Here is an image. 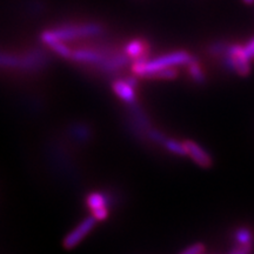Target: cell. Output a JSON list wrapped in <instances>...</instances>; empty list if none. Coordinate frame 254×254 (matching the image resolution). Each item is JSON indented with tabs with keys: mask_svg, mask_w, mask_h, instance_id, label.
I'll return each mask as SVG.
<instances>
[{
	"mask_svg": "<svg viewBox=\"0 0 254 254\" xmlns=\"http://www.w3.org/2000/svg\"><path fill=\"white\" fill-rule=\"evenodd\" d=\"M105 28L103 25L97 23H80V24H65L51 30H45L40 33V40L46 46L56 41H74L77 39L88 37H98L103 34Z\"/></svg>",
	"mask_w": 254,
	"mask_h": 254,
	"instance_id": "cell-1",
	"label": "cell"
},
{
	"mask_svg": "<svg viewBox=\"0 0 254 254\" xmlns=\"http://www.w3.org/2000/svg\"><path fill=\"white\" fill-rule=\"evenodd\" d=\"M194 59L190 53L186 51H176L167 55L157 57V58L147 60H138L132 63V72L136 77L150 78L155 72L166 67H178L186 66L187 64Z\"/></svg>",
	"mask_w": 254,
	"mask_h": 254,
	"instance_id": "cell-2",
	"label": "cell"
},
{
	"mask_svg": "<svg viewBox=\"0 0 254 254\" xmlns=\"http://www.w3.org/2000/svg\"><path fill=\"white\" fill-rule=\"evenodd\" d=\"M97 221V219H95L92 214L88 215L87 218H85L84 220H81L77 225V227L73 228L67 236L65 237V239L63 241L64 247L67 250H71L74 249L75 246H78L79 244L86 238L87 234L93 230Z\"/></svg>",
	"mask_w": 254,
	"mask_h": 254,
	"instance_id": "cell-3",
	"label": "cell"
},
{
	"mask_svg": "<svg viewBox=\"0 0 254 254\" xmlns=\"http://www.w3.org/2000/svg\"><path fill=\"white\" fill-rule=\"evenodd\" d=\"M187 155L200 167L208 168L213 164V159L199 144L193 140H185Z\"/></svg>",
	"mask_w": 254,
	"mask_h": 254,
	"instance_id": "cell-4",
	"label": "cell"
},
{
	"mask_svg": "<svg viewBox=\"0 0 254 254\" xmlns=\"http://www.w3.org/2000/svg\"><path fill=\"white\" fill-rule=\"evenodd\" d=\"M148 51L150 45L147 41L142 39H133L126 44L124 47V52L129 57V59L133 62L138 60H147L148 59Z\"/></svg>",
	"mask_w": 254,
	"mask_h": 254,
	"instance_id": "cell-5",
	"label": "cell"
},
{
	"mask_svg": "<svg viewBox=\"0 0 254 254\" xmlns=\"http://www.w3.org/2000/svg\"><path fill=\"white\" fill-rule=\"evenodd\" d=\"M112 90L118 98H120L124 103L132 105L135 103L136 94L135 87L131 82H128L126 79H117L112 82Z\"/></svg>",
	"mask_w": 254,
	"mask_h": 254,
	"instance_id": "cell-6",
	"label": "cell"
},
{
	"mask_svg": "<svg viewBox=\"0 0 254 254\" xmlns=\"http://www.w3.org/2000/svg\"><path fill=\"white\" fill-rule=\"evenodd\" d=\"M111 204H112V200L110 199L109 194H104L100 192H91L86 196V206L91 209V212L99 208L110 207Z\"/></svg>",
	"mask_w": 254,
	"mask_h": 254,
	"instance_id": "cell-7",
	"label": "cell"
},
{
	"mask_svg": "<svg viewBox=\"0 0 254 254\" xmlns=\"http://www.w3.org/2000/svg\"><path fill=\"white\" fill-rule=\"evenodd\" d=\"M186 67H187V72H189L190 78L192 79L195 84H204L206 81V74L198 60L194 58L192 62L187 64Z\"/></svg>",
	"mask_w": 254,
	"mask_h": 254,
	"instance_id": "cell-8",
	"label": "cell"
},
{
	"mask_svg": "<svg viewBox=\"0 0 254 254\" xmlns=\"http://www.w3.org/2000/svg\"><path fill=\"white\" fill-rule=\"evenodd\" d=\"M163 146L168 152H171V153L174 155H180V157H185V155H187L185 141H179L177 140V139L167 138Z\"/></svg>",
	"mask_w": 254,
	"mask_h": 254,
	"instance_id": "cell-9",
	"label": "cell"
},
{
	"mask_svg": "<svg viewBox=\"0 0 254 254\" xmlns=\"http://www.w3.org/2000/svg\"><path fill=\"white\" fill-rule=\"evenodd\" d=\"M69 134H71L74 139H77V140L85 142L91 138L92 132L90 128H87L86 125H82V124H74V125L69 127Z\"/></svg>",
	"mask_w": 254,
	"mask_h": 254,
	"instance_id": "cell-10",
	"label": "cell"
},
{
	"mask_svg": "<svg viewBox=\"0 0 254 254\" xmlns=\"http://www.w3.org/2000/svg\"><path fill=\"white\" fill-rule=\"evenodd\" d=\"M49 47L59 57H63L65 59H71L73 49L69 47L67 43H65V41H56V43L49 45Z\"/></svg>",
	"mask_w": 254,
	"mask_h": 254,
	"instance_id": "cell-11",
	"label": "cell"
},
{
	"mask_svg": "<svg viewBox=\"0 0 254 254\" xmlns=\"http://www.w3.org/2000/svg\"><path fill=\"white\" fill-rule=\"evenodd\" d=\"M178 77V68L177 67H166L160 69V71L153 73L150 78L152 79H164V80H171Z\"/></svg>",
	"mask_w": 254,
	"mask_h": 254,
	"instance_id": "cell-12",
	"label": "cell"
},
{
	"mask_svg": "<svg viewBox=\"0 0 254 254\" xmlns=\"http://www.w3.org/2000/svg\"><path fill=\"white\" fill-rule=\"evenodd\" d=\"M236 239L238 244H251L252 243V233L247 228H239L236 232Z\"/></svg>",
	"mask_w": 254,
	"mask_h": 254,
	"instance_id": "cell-13",
	"label": "cell"
},
{
	"mask_svg": "<svg viewBox=\"0 0 254 254\" xmlns=\"http://www.w3.org/2000/svg\"><path fill=\"white\" fill-rule=\"evenodd\" d=\"M205 253V246L202 244H193L186 250H184L180 254H204Z\"/></svg>",
	"mask_w": 254,
	"mask_h": 254,
	"instance_id": "cell-14",
	"label": "cell"
},
{
	"mask_svg": "<svg viewBox=\"0 0 254 254\" xmlns=\"http://www.w3.org/2000/svg\"><path fill=\"white\" fill-rule=\"evenodd\" d=\"M253 250L252 243L251 244H239V246L236 247L230 254H251Z\"/></svg>",
	"mask_w": 254,
	"mask_h": 254,
	"instance_id": "cell-15",
	"label": "cell"
},
{
	"mask_svg": "<svg viewBox=\"0 0 254 254\" xmlns=\"http://www.w3.org/2000/svg\"><path fill=\"white\" fill-rule=\"evenodd\" d=\"M92 215H93V217L97 219L98 221L105 220V219L109 217V207L95 209V211L92 212Z\"/></svg>",
	"mask_w": 254,
	"mask_h": 254,
	"instance_id": "cell-16",
	"label": "cell"
},
{
	"mask_svg": "<svg viewBox=\"0 0 254 254\" xmlns=\"http://www.w3.org/2000/svg\"><path fill=\"white\" fill-rule=\"evenodd\" d=\"M244 50H245L246 56L249 57L250 59L254 58V38H252L249 43H246L245 45H244Z\"/></svg>",
	"mask_w": 254,
	"mask_h": 254,
	"instance_id": "cell-17",
	"label": "cell"
},
{
	"mask_svg": "<svg viewBox=\"0 0 254 254\" xmlns=\"http://www.w3.org/2000/svg\"><path fill=\"white\" fill-rule=\"evenodd\" d=\"M244 1L245 2H247V4H251V2H253L254 0H244Z\"/></svg>",
	"mask_w": 254,
	"mask_h": 254,
	"instance_id": "cell-18",
	"label": "cell"
}]
</instances>
